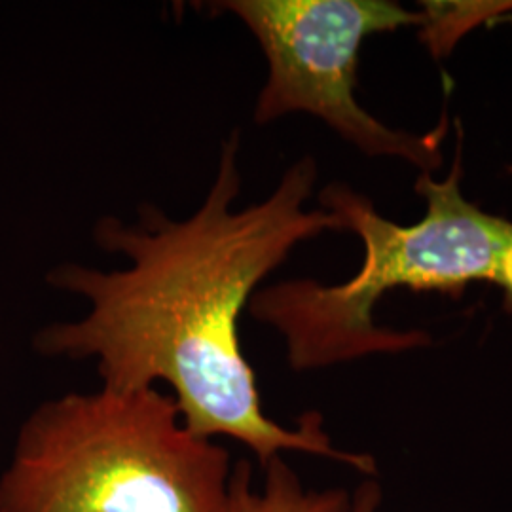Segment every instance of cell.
I'll list each match as a JSON object with an SVG mask.
<instances>
[{"label": "cell", "mask_w": 512, "mask_h": 512, "mask_svg": "<svg viewBox=\"0 0 512 512\" xmlns=\"http://www.w3.org/2000/svg\"><path fill=\"white\" fill-rule=\"evenodd\" d=\"M239 148L241 133L234 129L194 215L169 219L158 205L141 203L133 224L97 220V247L128 256L129 266L114 272L74 262L54 268L48 283L80 294L90 311L80 321L40 330L35 348L46 357L95 359L103 387L114 391L165 382L196 437L239 440L260 467L281 452H304L376 476L372 456L332 444L319 412L302 414L296 427L262 412L255 370L241 351L239 317L298 243L344 226L323 207L306 209L317 183L311 156L294 162L266 200L234 211Z\"/></svg>", "instance_id": "cell-1"}, {"label": "cell", "mask_w": 512, "mask_h": 512, "mask_svg": "<svg viewBox=\"0 0 512 512\" xmlns=\"http://www.w3.org/2000/svg\"><path fill=\"white\" fill-rule=\"evenodd\" d=\"M456 126V160L446 179L435 181L429 173L416 179L414 190L425 202V215L414 224L385 219L348 184L323 188L321 207L363 243V264L351 279L340 285L287 279L253 294L247 310L283 336L287 361L296 372L431 346L433 338L425 330L376 323L378 302L397 289L459 298L469 285L488 283L503 291L512 311V220L463 196V129L459 122Z\"/></svg>", "instance_id": "cell-2"}, {"label": "cell", "mask_w": 512, "mask_h": 512, "mask_svg": "<svg viewBox=\"0 0 512 512\" xmlns=\"http://www.w3.org/2000/svg\"><path fill=\"white\" fill-rule=\"evenodd\" d=\"M230 454L156 387L40 404L0 476V512H226Z\"/></svg>", "instance_id": "cell-3"}, {"label": "cell", "mask_w": 512, "mask_h": 512, "mask_svg": "<svg viewBox=\"0 0 512 512\" xmlns=\"http://www.w3.org/2000/svg\"><path fill=\"white\" fill-rule=\"evenodd\" d=\"M205 6L213 14L238 16L266 57L256 124L304 112L368 158H397L429 175L442 167L446 114L437 128L420 135L385 126L355 95L366 38L420 27L421 10L389 0H222Z\"/></svg>", "instance_id": "cell-4"}, {"label": "cell", "mask_w": 512, "mask_h": 512, "mask_svg": "<svg viewBox=\"0 0 512 512\" xmlns=\"http://www.w3.org/2000/svg\"><path fill=\"white\" fill-rule=\"evenodd\" d=\"M262 469L264 484L256 490L249 461L241 459L232 467L226 512H382L384 492L376 476H366L349 494L342 488H304L281 456Z\"/></svg>", "instance_id": "cell-5"}, {"label": "cell", "mask_w": 512, "mask_h": 512, "mask_svg": "<svg viewBox=\"0 0 512 512\" xmlns=\"http://www.w3.org/2000/svg\"><path fill=\"white\" fill-rule=\"evenodd\" d=\"M420 42L435 59H446L459 40L484 23L511 21L512 0H423Z\"/></svg>", "instance_id": "cell-6"}]
</instances>
